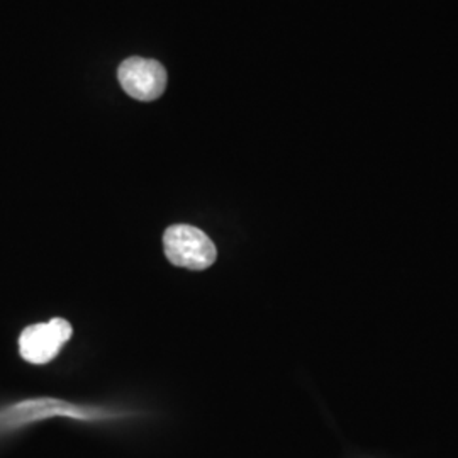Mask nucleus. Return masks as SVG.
<instances>
[{"label": "nucleus", "mask_w": 458, "mask_h": 458, "mask_svg": "<svg viewBox=\"0 0 458 458\" xmlns=\"http://www.w3.org/2000/svg\"><path fill=\"white\" fill-rule=\"evenodd\" d=\"M164 248L170 263L196 272L209 268L217 257L211 238L204 231L189 225H175L166 229Z\"/></svg>", "instance_id": "nucleus-1"}, {"label": "nucleus", "mask_w": 458, "mask_h": 458, "mask_svg": "<svg viewBox=\"0 0 458 458\" xmlns=\"http://www.w3.org/2000/svg\"><path fill=\"white\" fill-rule=\"evenodd\" d=\"M72 338V325L64 318L26 327L19 338L21 357L34 365L53 360Z\"/></svg>", "instance_id": "nucleus-2"}, {"label": "nucleus", "mask_w": 458, "mask_h": 458, "mask_svg": "<svg viewBox=\"0 0 458 458\" xmlns=\"http://www.w3.org/2000/svg\"><path fill=\"white\" fill-rule=\"evenodd\" d=\"M117 77L128 96L145 102L160 98L166 87L164 65L140 56L124 60L117 70Z\"/></svg>", "instance_id": "nucleus-3"}]
</instances>
